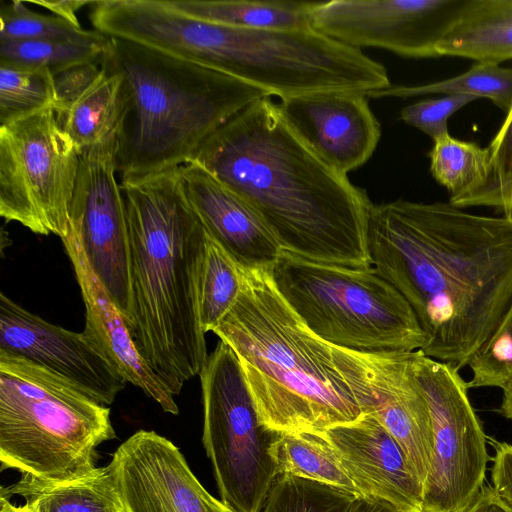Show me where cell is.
I'll return each instance as SVG.
<instances>
[{"label": "cell", "mask_w": 512, "mask_h": 512, "mask_svg": "<svg viewBox=\"0 0 512 512\" xmlns=\"http://www.w3.org/2000/svg\"><path fill=\"white\" fill-rule=\"evenodd\" d=\"M109 43L110 37L97 30L72 38L4 40L0 41V62L54 72L79 63H102Z\"/></svg>", "instance_id": "cell-26"}, {"label": "cell", "mask_w": 512, "mask_h": 512, "mask_svg": "<svg viewBox=\"0 0 512 512\" xmlns=\"http://www.w3.org/2000/svg\"><path fill=\"white\" fill-rule=\"evenodd\" d=\"M120 185L130 245L126 326L139 354L175 396L208 358L198 309L207 232L179 168Z\"/></svg>", "instance_id": "cell-3"}, {"label": "cell", "mask_w": 512, "mask_h": 512, "mask_svg": "<svg viewBox=\"0 0 512 512\" xmlns=\"http://www.w3.org/2000/svg\"><path fill=\"white\" fill-rule=\"evenodd\" d=\"M431 94L463 95L476 100L486 98L508 112L512 107V68L496 63L477 62L467 71L452 78L414 86L391 84L384 89L369 92L366 96L410 98Z\"/></svg>", "instance_id": "cell-27"}, {"label": "cell", "mask_w": 512, "mask_h": 512, "mask_svg": "<svg viewBox=\"0 0 512 512\" xmlns=\"http://www.w3.org/2000/svg\"><path fill=\"white\" fill-rule=\"evenodd\" d=\"M338 455L360 497L400 512H423V485L396 439L372 416L321 432Z\"/></svg>", "instance_id": "cell-17"}, {"label": "cell", "mask_w": 512, "mask_h": 512, "mask_svg": "<svg viewBox=\"0 0 512 512\" xmlns=\"http://www.w3.org/2000/svg\"><path fill=\"white\" fill-rule=\"evenodd\" d=\"M189 16L229 27L306 30L316 2L294 0H167Z\"/></svg>", "instance_id": "cell-23"}, {"label": "cell", "mask_w": 512, "mask_h": 512, "mask_svg": "<svg viewBox=\"0 0 512 512\" xmlns=\"http://www.w3.org/2000/svg\"><path fill=\"white\" fill-rule=\"evenodd\" d=\"M467 0H332L316 2L313 30L348 46L411 58L439 57L438 46Z\"/></svg>", "instance_id": "cell-13"}, {"label": "cell", "mask_w": 512, "mask_h": 512, "mask_svg": "<svg viewBox=\"0 0 512 512\" xmlns=\"http://www.w3.org/2000/svg\"><path fill=\"white\" fill-rule=\"evenodd\" d=\"M495 455L491 468L493 488L512 507V445L495 442Z\"/></svg>", "instance_id": "cell-36"}, {"label": "cell", "mask_w": 512, "mask_h": 512, "mask_svg": "<svg viewBox=\"0 0 512 512\" xmlns=\"http://www.w3.org/2000/svg\"><path fill=\"white\" fill-rule=\"evenodd\" d=\"M73 265L85 305V337L125 379L155 400L164 412L177 415L174 396L136 349L124 319L92 270L84 250L69 229L61 239Z\"/></svg>", "instance_id": "cell-19"}, {"label": "cell", "mask_w": 512, "mask_h": 512, "mask_svg": "<svg viewBox=\"0 0 512 512\" xmlns=\"http://www.w3.org/2000/svg\"><path fill=\"white\" fill-rule=\"evenodd\" d=\"M193 161L251 206L283 252L372 268L367 230L373 203L293 132L271 96L218 128Z\"/></svg>", "instance_id": "cell-2"}, {"label": "cell", "mask_w": 512, "mask_h": 512, "mask_svg": "<svg viewBox=\"0 0 512 512\" xmlns=\"http://www.w3.org/2000/svg\"><path fill=\"white\" fill-rule=\"evenodd\" d=\"M179 173L211 238L241 268L271 270L282 249L251 206L195 161L181 166Z\"/></svg>", "instance_id": "cell-18"}, {"label": "cell", "mask_w": 512, "mask_h": 512, "mask_svg": "<svg viewBox=\"0 0 512 512\" xmlns=\"http://www.w3.org/2000/svg\"><path fill=\"white\" fill-rule=\"evenodd\" d=\"M240 271L241 294L212 333L237 356L262 425L276 434L321 433L358 419L330 345L287 304L271 270Z\"/></svg>", "instance_id": "cell-4"}, {"label": "cell", "mask_w": 512, "mask_h": 512, "mask_svg": "<svg viewBox=\"0 0 512 512\" xmlns=\"http://www.w3.org/2000/svg\"><path fill=\"white\" fill-rule=\"evenodd\" d=\"M90 31L54 15L34 12L20 0H12L0 9V41L72 38Z\"/></svg>", "instance_id": "cell-32"}, {"label": "cell", "mask_w": 512, "mask_h": 512, "mask_svg": "<svg viewBox=\"0 0 512 512\" xmlns=\"http://www.w3.org/2000/svg\"><path fill=\"white\" fill-rule=\"evenodd\" d=\"M48 9L56 17H59L71 24L81 26L77 19V11L84 6H90L93 1L88 0H31L26 1Z\"/></svg>", "instance_id": "cell-37"}, {"label": "cell", "mask_w": 512, "mask_h": 512, "mask_svg": "<svg viewBox=\"0 0 512 512\" xmlns=\"http://www.w3.org/2000/svg\"><path fill=\"white\" fill-rule=\"evenodd\" d=\"M0 350L23 357L75 383L111 405L125 379L85 337L54 325L0 294Z\"/></svg>", "instance_id": "cell-15"}, {"label": "cell", "mask_w": 512, "mask_h": 512, "mask_svg": "<svg viewBox=\"0 0 512 512\" xmlns=\"http://www.w3.org/2000/svg\"><path fill=\"white\" fill-rule=\"evenodd\" d=\"M0 494L21 496L36 512H124L109 464L64 482L22 474L18 482L2 486Z\"/></svg>", "instance_id": "cell-21"}, {"label": "cell", "mask_w": 512, "mask_h": 512, "mask_svg": "<svg viewBox=\"0 0 512 512\" xmlns=\"http://www.w3.org/2000/svg\"><path fill=\"white\" fill-rule=\"evenodd\" d=\"M118 145V140L110 141L80 155L69 228L127 324L130 245L125 203L116 178Z\"/></svg>", "instance_id": "cell-12"}, {"label": "cell", "mask_w": 512, "mask_h": 512, "mask_svg": "<svg viewBox=\"0 0 512 512\" xmlns=\"http://www.w3.org/2000/svg\"><path fill=\"white\" fill-rule=\"evenodd\" d=\"M356 497L318 481L280 474L261 512H349Z\"/></svg>", "instance_id": "cell-30"}, {"label": "cell", "mask_w": 512, "mask_h": 512, "mask_svg": "<svg viewBox=\"0 0 512 512\" xmlns=\"http://www.w3.org/2000/svg\"><path fill=\"white\" fill-rule=\"evenodd\" d=\"M429 159L433 178L449 191V203L456 207L472 206L487 186L491 169L488 147L448 134L434 141Z\"/></svg>", "instance_id": "cell-24"}, {"label": "cell", "mask_w": 512, "mask_h": 512, "mask_svg": "<svg viewBox=\"0 0 512 512\" xmlns=\"http://www.w3.org/2000/svg\"><path fill=\"white\" fill-rule=\"evenodd\" d=\"M75 103L56 113L61 129L74 142L79 154L121 136L128 111L123 78L107 71Z\"/></svg>", "instance_id": "cell-22"}, {"label": "cell", "mask_w": 512, "mask_h": 512, "mask_svg": "<svg viewBox=\"0 0 512 512\" xmlns=\"http://www.w3.org/2000/svg\"><path fill=\"white\" fill-rule=\"evenodd\" d=\"M330 350L361 413L396 439L424 486L433 438L429 407L414 373L415 351L366 352L333 345Z\"/></svg>", "instance_id": "cell-11"}, {"label": "cell", "mask_w": 512, "mask_h": 512, "mask_svg": "<svg viewBox=\"0 0 512 512\" xmlns=\"http://www.w3.org/2000/svg\"><path fill=\"white\" fill-rule=\"evenodd\" d=\"M79 165L80 154L53 108L0 125L1 217L65 238Z\"/></svg>", "instance_id": "cell-9"}, {"label": "cell", "mask_w": 512, "mask_h": 512, "mask_svg": "<svg viewBox=\"0 0 512 512\" xmlns=\"http://www.w3.org/2000/svg\"><path fill=\"white\" fill-rule=\"evenodd\" d=\"M53 76L49 69L0 62V125L55 107Z\"/></svg>", "instance_id": "cell-29"}, {"label": "cell", "mask_w": 512, "mask_h": 512, "mask_svg": "<svg viewBox=\"0 0 512 512\" xmlns=\"http://www.w3.org/2000/svg\"><path fill=\"white\" fill-rule=\"evenodd\" d=\"M367 238L372 268L429 338L421 351L467 366L512 303V220L398 199L372 204Z\"/></svg>", "instance_id": "cell-1"}, {"label": "cell", "mask_w": 512, "mask_h": 512, "mask_svg": "<svg viewBox=\"0 0 512 512\" xmlns=\"http://www.w3.org/2000/svg\"><path fill=\"white\" fill-rule=\"evenodd\" d=\"M271 452L279 475L311 479L359 497L338 455L322 433L278 434L272 443Z\"/></svg>", "instance_id": "cell-25"}, {"label": "cell", "mask_w": 512, "mask_h": 512, "mask_svg": "<svg viewBox=\"0 0 512 512\" xmlns=\"http://www.w3.org/2000/svg\"><path fill=\"white\" fill-rule=\"evenodd\" d=\"M101 64L122 76L128 100L116 158L121 181L193 161L218 128L270 96L219 70L116 37Z\"/></svg>", "instance_id": "cell-5"}, {"label": "cell", "mask_w": 512, "mask_h": 512, "mask_svg": "<svg viewBox=\"0 0 512 512\" xmlns=\"http://www.w3.org/2000/svg\"><path fill=\"white\" fill-rule=\"evenodd\" d=\"M503 391L502 401L498 412L505 418L512 420V376L501 388Z\"/></svg>", "instance_id": "cell-40"}, {"label": "cell", "mask_w": 512, "mask_h": 512, "mask_svg": "<svg viewBox=\"0 0 512 512\" xmlns=\"http://www.w3.org/2000/svg\"><path fill=\"white\" fill-rule=\"evenodd\" d=\"M365 93L319 91L280 99L293 132L326 164L346 175L368 161L381 137Z\"/></svg>", "instance_id": "cell-16"}, {"label": "cell", "mask_w": 512, "mask_h": 512, "mask_svg": "<svg viewBox=\"0 0 512 512\" xmlns=\"http://www.w3.org/2000/svg\"><path fill=\"white\" fill-rule=\"evenodd\" d=\"M413 367L429 407L433 438L423 512H464L484 485L489 460L481 421L454 365L416 350Z\"/></svg>", "instance_id": "cell-10"}, {"label": "cell", "mask_w": 512, "mask_h": 512, "mask_svg": "<svg viewBox=\"0 0 512 512\" xmlns=\"http://www.w3.org/2000/svg\"><path fill=\"white\" fill-rule=\"evenodd\" d=\"M103 71L101 63L87 62L51 72L56 99L55 113L63 112L75 103L95 84Z\"/></svg>", "instance_id": "cell-35"}, {"label": "cell", "mask_w": 512, "mask_h": 512, "mask_svg": "<svg viewBox=\"0 0 512 512\" xmlns=\"http://www.w3.org/2000/svg\"><path fill=\"white\" fill-rule=\"evenodd\" d=\"M464 512H512V507L492 485H483L480 492Z\"/></svg>", "instance_id": "cell-38"}, {"label": "cell", "mask_w": 512, "mask_h": 512, "mask_svg": "<svg viewBox=\"0 0 512 512\" xmlns=\"http://www.w3.org/2000/svg\"><path fill=\"white\" fill-rule=\"evenodd\" d=\"M115 437L106 405L46 367L0 350L1 470L79 479L97 468L98 446Z\"/></svg>", "instance_id": "cell-6"}, {"label": "cell", "mask_w": 512, "mask_h": 512, "mask_svg": "<svg viewBox=\"0 0 512 512\" xmlns=\"http://www.w3.org/2000/svg\"><path fill=\"white\" fill-rule=\"evenodd\" d=\"M490 177L472 206L494 207L512 220V107L488 147Z\"/></svg>", "instance_id": "cell-33"}, {"label": "cell", "mask_w": 512, "mask_h": 512, "mask_svg": "<svg viewBox=\"0 0 512 512\" xmlns=\"http://www.w3.org/2000/svg\"><path fill=\"white\" fill-rule=\"evenodd\" d=\"M438 54L496 64L512 59V0H467Z\"/></svg>", "instance_id": "cell-20"}, {"label": "cell", "mask_w": 512, "mask_h": 512, "mask_svg": "<svg viewBox=\"0 0 512 512\" xmlns=\"http://www.w3.org/2000/svg\"><path fill=\"white\" fill-rule=\"evenodd\" d=\"M467 366L472 372L469 388H502L512 376V303Z\"/></svg>", "instance_id": "cell-31"}, {"label": "cell", "mask_w": 512, "mask_h": 512, "mask_svg": "<svg viewBox=\"0 0 512 512\" xmlns=\"http://www.w3.org/2000/svg\"><path fill=\"white\" fill-rule=\"evenodd\" d=\"M242 285L240 267L207 233L198 293L199 321L204 333L212 332L231 311Z\"/></svg>", "instance_id": "cell-28"}, {"label": "cell", "mask_w": 512, "mask_h": 512, "mask_svg": "<svg viewBox=\"0 0 512 512\" xmlns=\"http://www.w3.org/2000/svg\"><path fill=\"white\" fill-rule=\"evenodd\" d=\"M271 276L305 326L327 344L412 352L429 342L407 300L373 268L330 266L282 251Z\"/></svg>", "instance_id": "cell-7"}, {"label": "cell", "mask_w": 512, "mask_h": 512, "mask_svg": "<svg viewBox=\"0 0 512 512\" xmlns=\"http://www.w3.org/2000/svg\"><path fill=\"white\" fill-rule=\"evenodd\" d=\"M202 442L220 500L234 512H261L278 470L272 443L278 434L260 422L240 362L219 340L200 373Z\"/></svg>", "instance_id": "cell-8"}, {"label": "cell", "mask_w": 512, "mask_h": 512, "mask_svg": "<svg viewBox=\"0 0 512 512\" xmlns=\"http://www.w3.org/2000/svg\"><path fill=\"white\" fill-rule=\"evenodd\" d=\"M0 512H36V510L29 504L16 506L10 502L9 498L0 494Z\"/></svg>", "instance_id": "cell-41"}, {"label": "cell", "mask_w": 512, "mask_h": 512, "mask_svg": "<svg viewBox=\"0 0 512 512\" xmlns=\"http://www.w3.org/2000/svg\"><path fill=\"white\" fill-rule=\"evenodd\" d=\"M349 512H400L392 505L381 500L356 497Z\"/></svg>", "instance_id": "cell-39"}, {"label": "cell", "mask_w": 512, "mask_h": 512, "mask_svg": "<svg viewBox=\"0 0 512 512\" xmlns=\"http://www.w3.org/2000/svg\"><path fill=\"white\" fill-rule=\"evenodd\" d=\"M475 100L463 95L426 98L404 107L400 118L404 123L421 130L434 142L449 134V118Z\"/></svg>", "instance_id": "cell-34"}, {"label": "cell", "mask_w": 512, "mask_h": 512, "mask_svg": "<svg viewBox=\"0 0 512 512\" xmlns=\"http://www.w3.org/2000/svg\"><path fill=\"white\" fill-rule=\"evenodd\" d=\"M109 465L124 512H234L202 486L179 448L155 431L135 432Z\"/></svg>", "instance_id": "cell-14"}]
</instances>
